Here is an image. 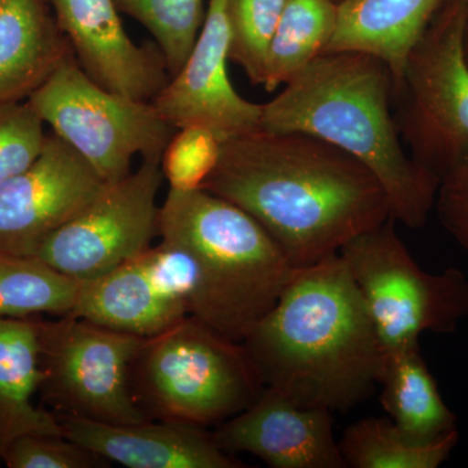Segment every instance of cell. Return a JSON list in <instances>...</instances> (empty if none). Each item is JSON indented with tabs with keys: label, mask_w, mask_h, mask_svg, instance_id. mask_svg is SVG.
<instances>
[{
	"label": "cell",
	"mask_w": 468,
	"mask_h": 468,
	"mask_svg": "<svg viewBox=\"0 0 468 468\" xmlns=\"http://www.w3.org/2000/svg\"><path fill=\"white\" fill-rule=\"evenodd\" d=\"M201 189L248 212L294 268L337 254L354 237L392 218L383 187L362 163L292 132L261 129L224 141Z\"/></svg>",
	"instance_id": "cell-1"
},
{
	"label": "cell",
	"mask_w": 468,
	"mask_h": 468,
	"mask_svg": "<svg viewBox=\"0 0 468 468\" xmlns=\"http://www.w3.org/2000/svg\"><path fill=\"white\" fill-rule=\"evenodd\" d=\"M242 345L264 388L307 408L347 411L380 381L383 346L338 252L295 268Z\"/></svg>",
	"instance_id": "cell-2"
},
{
	"label": "cell",
	"mask_w": 468,
	"mask_h": 468,
	"mask_svg": "<svg viewBox=\"0 0 468 468\" xmlns=\"http://www.w3.org/2000/svg\"><path fill=\"white\" fill-rule=\"evenodd\" d=\"M394 79L365 52H324L263 103L261 129L304 133L362 163L383 187L397 223L419 229L435 208L440 180L410 155L393 111Z\"/></svg>",
	"instance_id": "cell-3"
},
{
	"label": "cell",
	"mask_w": 468,
	"mask_h": 468,
	"mask_svg": "<svg viewBox=\"0 0 468 468\" xmlns=\"http://www.w3.org/2000/svg\"><path fill=\"white\" fill-rule=\"evenodd\" d=\"M159 237L193 261L190 316L236 343L275 306L295 271L254 218L205 189H169Z\"/></svg>",
	"instance_id": "cell-4"
},
{
	"label": "cell",
	"mask_w": 468,
	"mask_h": 468,
	"mask_svg": "<svg viewBox=\"0 0 468 468\" xmlns=\"http://www.w3.org/2000/svg\"><path fill=\"white\" fill-rule=\"evenodd\" d=\"M131 384L147 418L206 428L239 414L264 388L242 343L193 316L144 338Z\"/></svg>",
	"instance_id": "cell-5"
},
{
	"label": "cell",
	"mask_w": 468,
	"mask_h": 468,
	"mask_svg": "<svg viewBox=\"0 0 468 468\" xmlns=\"http://www.w3.org/2000/svg\"><path fill=\"white\" fill-rule=\"evenodd\" d=\"M464 0H446L394 84L393 111L411 158L439 178L468 167Z\"/></svg>",
	"instance_id": "cell-6"
},
{
	"label": "cell",
	"mask_w": 468,
	"mask_h": 468,
	"mask_svg": "<svg viewBox=\"0 0 468 468\" xmlns=\"http://www.w3.org/2000/svg\"><path fill=\"white\" fill-rule=\"evenodd\" d=\"M393 218L354 237L338 251L383 346L384 354L418 344L424 332L449 335L468 315V279L449 267L421 270L399 239Z\"/></svg>",
	"instance_id": "cell-7"
},
{
	"label": "cell",
	"mask_w": 468,
	"mask_h": 468,
	"mask_svg": "<svg viewBox=\"0 0 468 468\" xmlns=\"http://www.w3.org/2000/svg\"><path fill=\"white\" fill-rule=\"evenodd\" d=\"M43 124L66 141L104 183L131 174L135 155L162 158L174 135L151 101L134 100L92 81L73 55L27 98Z\"/></svg>",
	"instance_id": "cell-8"
},
{
	"label": "cell",
	"mask_w": 468,
	"mask_h": 468,
	"mask_svg": "<svg viewBox=\"0 0 468 468\" xmlns=\"http://www.w3.org/2000/svg\"><path fill=\"white\" fill-rule=\"evenodd\" d=\"M144 341L80 316H39L43 406L57 417L100 423L147 420L131 384L132 365Z\"/></svg>",
	"instance_id": "cell-9"
},
{
	"label": "cell",
	"mask_w": 468,
	"mask_h": 468,
	"mask_svg": "<svg viewBox=\"0 0 468 468\" xmlns=\"http://www.w3.org/2000/svg\"><path fill=\"white\" fill-rule=\"evenodd\" d=\"M160 158H147L140 168L116 183L72 220L43 241L34 257L68 277L86 282L137 257L159 237Z\"/></svg>",
	"instance_id": "cell-10"
},
{
	"label": "cell",
	"mask_w": 468,
	"mask_h": 468,
	"mask_svg": "<svg viewBox=\"0 0 468 468\" xmlns=\"http://www.w3.org/2000/svg\"><path fill=\"white\" fill-rule=\"evenodd\" d=\"M196 282L189 255L160 241L110 272L81 282L70 315L151 337L190 316Z\"/></svg>",
	"instance_id": "cell-11"
},
{
	"label": "cell",
	"mask_w": 468,
	"mask_h": 468,
	"mask_svg": "<svg viewBox=\"0 0 468 468\" xmlns=\"http://www.w3.org/2000/svg\"><path fill=\"white\" fill-rule=\"evenodd\" d=\"M106 185L66 141L48 135L38 158L0 185V250L34 257Z\"/></svg>",
	"instance_id": "cell-12"
},
{
	"label": "cell",
	"mask_w": 468,
	"mask_h": 468,
	"mask_svg": "<svg viewBox=\"0 0 468 468\" xmlns=\"http://www.w3.org/2000/svg\"><path fill=\"white\" fill-rule=\"evenodd\" d=\"M229 0H209L189 58L151 101L175 129L202 125L221 141L261 131L263 104L242 98L228 75Z\"/></svg>",
	"instance_id": "cell-13"
},
{
	"label": "cell",
	"mask_w": 468,
	"mask_h": 468,
	"mask_svg": "<svg viewBox=\"0 0 468 468\" xmlns=\"http://www.w3.org/2000/svg\"><path fill=\"white\" fill-rule=\"evenodd\" d=\"M212 433L228 454L245 452L272 468L347 467L334 412L298 405L271 388Z\"/></svg>",
	"instance_id": "cell-14"
},
{
	"label": "cell",
	"mask_w": 468,
	"mask_h": 468,
	"mask_svg": "<svg viewBox=\"0 0 468 468\" xmlns=\"http://www.w3.org/2000/svg\"><path fill=\"white\" fill-rule=\"evenodd\" d=\"M86 75L103 88L151 101L167 85L159 48L129 38L115 0H46Z\"/></svg>",
	"instance_id": "cell-15"
},
{
	"label": "cell",
	"mask_w": 468,
	"mask_h": 468,
	"mask_svg": "<svg viewBox=\"0 0 468 468\" xmlns=\"http://www.w3.org/2000/svg\"><path fill=\"white\" fill-rule=\"evenodd\" d=\"M61 433L101 460L128 468H241L206 427L147 419L109 424L58 417Z\"/></svg>",
	"instance_id": "cell-16"
},
{
	"label": "cell",
	"mask_w": 468,
	"mask_h": 468,
	"mask_svg": "<svg viewBox=\"0 0 468 468\" xmlns=\"http://www.w3.org/2000/svg\"><path fill=\"white\" fill-rule=\"evenodd\" d=\"M446 0H343L324 52H365L401 79L411 51Z\"/></svg>",
	"instance_id": "cell-17"
},
{
	"label": "cell",
	"mask_w": 468,
	"mask_h": 468,
	"mask_svg": "<svg viewBox=\"0 0 468 468\" xmlns=\"http://www.w3.org/2000/svg\"><path fill=\"white\" fill-rule=\"evenodd\" d=\"M46 0H0V103L21 101L72 52Z\"/></svg>",
	"instance_id": "cell-18"
},
{
	"label": "cell",
	"mask_w": 468,
	"mask_h": 468,
	"mask_svg": "<svg viewBox=\"0 0 468 468\" xmlns=\"http://www.w3.org/2000/svg\"><path fill=\"white\" fill-rule=\"evenodd\" d=\"M38 318H0V458L18 437L63 435L57 415L34 402L42 380Z\"/></svg>",
	"instance_id": "cell-19"
},
{
	"label": "cell",
	"mask_w": 468,
	"mask_h": 468,
	"mask_svg": "<svg viewBox=\"0 0 468 468\" xmlns=\"http://www.w3.org/2000/svg\"><path fill=\"white\" fill-rule=\"evenodd\" d=\"M380 402L406 435L430 442L457 431L458 418L443 401L420 345L384 354Z\"/></svg>",
	"instance_id": "cell-20"
},
{
	"label": "cell",
	"mask_w": 468,
	"mask_h": 468,
	"mask_svg": "<svg viewBox=\"0 0 468 468\" xmlns=\"http://www.w3.org/2000/svg\"><path fill=\"white\" fill-rule=\"evenodd\" d=\"M337 0H288L268 50L263 88L275 91L324 54L337 24Z\"/></svg>",
	"instance_id": "cell-21"
},
{
	"label": "cell",
	"mask_w": 468,
	"mask_h": 468,
	"mask_svg": "<svg viewBox=\"0 0 468 468\" xmlns=\"http://www.w3.org/2000/svg\"><path fill=\"white\" fill-rule=\"evenodd\" d=\"M338 442L347 467L439 468L451 458L460 432L423 442L406 435L390 419L366 418L347 427Z\"/></svg>",
	"instance_id": "cell-22"
},
{
	"label": "cell",
	"mask_w": 468,
	"mask_h": 468,
	"mask_svg": "<svg viewBox=\"0 0 468 468\" xmlns=\"http://www.w3.org/2000/svg\"><path fill=\"white\" fill-rule=\"evenodd\" d=\"M80 286L37 257L0 250V318L70 315Z\"/></svg>",
	"instance_id": "cell-23"
},
{
	"label": "cell",
	"mask_w": 468,
	"mask_h": 468,
	"mask_svg": "<svg viewBox=\"0 0 468 468\" xmlns=\"http://www.w3.org/2000/svg\"><path fill=\"white\" fill-rule=\"evenodd\" d=\"M117 9L146 27L158 43L169 76L189 58L205 23L203 0H115Z\"/></svg>",
	"instance_id": "cell-24"
},
{
	"label": "cell",
	"mask_w": 468,
	"mask_h": 468,
	"mask_svg": "<svg viewBox=\"0 0 468 468\" xmlns=\"http://www.w3.org/2000/svg\"><path fill=\"white\" fill-rule=\"evenodd\" d=\"M288 0H229V60L263 85L268 50Z\"/></svg>",
	"instance_id": "cell-25"
},
{
	"label": "cell",
	"mask_w": 468,
	"mask_h": 468,
	"mask_svg": "<svg viewBox=\"0 0 468 468\" xmlns=\"http://www.w3.org/2000/svg\"><path fill=\"white\" fill-rule=\"evenodd\" d=\"M221 147L223 141L206 126L177 129L160 158V168L169 189H201L217 168Z\"/></svg>",
	"instance_id": "cell-26"
},
{
	"label": "cell",
	"mask_w": 468,
	"mask_h": 468,
	"mask_svg": "<svg viewBox=\"0 0 468 468\" xmlns=\"http://www.w3.org/2000/svg\"><path fill=\"white\" fill-rule=\"evenodd\" d=\"M46 140L45 124L27 101L0 103V185L29 167Z\"/></svg>",
	"instance_id": "cell-27"
},
{
	"label": "cell",
	"mask_w": 468,
	"mask_h": 468,
	"mask_svg": "<svg viewBox=\"0 0 468 468\" xmlns=\"http://www.w3.org/2000/svg\"><path fill=\"white\" fill-rule=\"evenodd\" d=\"M3 463L8 468H94L107 466L94 452L63 435H26L5 449Z\"/></svg>",
	"instance_id": "cell-28"
},
{
	"label": "cell",
	"mask_w": 468,
	"mask_h": 468,
	"mask_svg": "<svg viewBox=\"0 0 468 468\" xmlns=\"http://www.w3.org/2000/svg\"><path fill=\"white\" fill-rule=\"evenodd\" d=\"M435 208L443 229L468 252V167L443 178Z\"/></svg>",
	"instance_id": "cell-29"
},
{
	"label": "cell",
	"mask_w": 468,
	"mask_h": 468,
	"mask_svg": "<svg viewBox=\"0 0 468 468\" xmlns=\"http://www.w3.org/2000/svg\"><path fill=\"white\" fill-rule=\"evenodd\" d=\"M463 46H464V55H466V60L468 63V23H467V27H466V33H464Z\"/></svg>",
	"instance_id": "cell-30"
},
{
	"label": "cell",
	"mask_w": 468,
	"mask_h": 468,
	"mask_svg": "<svg viewBox=\"0 0 468 468\" xmlns=\"http://www.w3.org/2000/svg\"><path fill=\"white\" fill-rule=\"evenodd\" d=\"M464 3H466V8H467V12H468V0H464Z\"/></svg>",
	"instance_id": "cell-31"
},
{
	"label": "cell",
	"mask_w": 468,
	"mask_h": 468,
	"mask_svg": "<svg viewBox=\"0 0 468 468\" xmlns=\"http://www.w3.org/2000/svg\"><path fill=\"white\" fill-rule=\"evenodd\" d=\"M0 463H3L2 458H0Z\"/></svg>",
	"instance_id": "cell-32"
},
{
	"label": "cell",
	"mask_w": 468,
	"mask_h": 468,
	"mask_svg": "<svg viewBox=\"0 0 468 468\" xmlns=\"http://www.w3.org/2000/svg\"><path fill=\"white\" fill-rule=\"evenodd\" d=\"M338 3L343 2V0H337Z\"/></svg>",
	"instance_id": "cell-33"
}]
</instances>
